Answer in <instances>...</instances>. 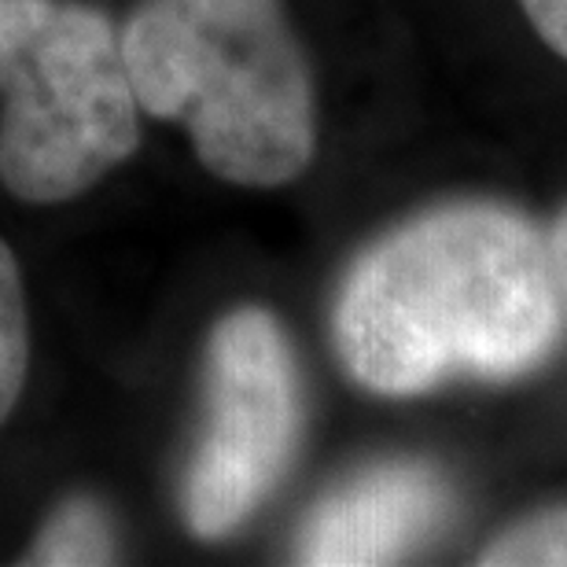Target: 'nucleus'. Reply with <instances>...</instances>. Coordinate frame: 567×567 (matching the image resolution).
<instances>
[{
  "instance_id": "f257e3e1",
  "label": "nucleus",
  "mask_w": 567,
  "mask_h": 567,
  "mask_svg": "<svg viewBox=\"0 0 567 567\" xmlns=\"http://www.w3.org/2000/svg\"><path fill=\"white\" fill-rule=\"evenodd\" d=\"M546 229L491 199L442 203L361 251L332 306V347L358 388L416 399L453 380L542 369L564 332Z\"/></svg>"
},
{
  "instance_id": "f03ea898",
  "label": "nucleus",
  "mask_w": 567,
  "mask_h": 567,
  "mask_svg": "<svg viewBox=\"0 0 567 567\" xmlns=\"http://www.w3.org/2000/svg\"><path fill=\"white\" fill-rule=\"evenodd\" d=\"M144 115L181 122L236 188H280L317 155V96L284 0H141L118 33Z\"/></svg>"
},
{
  "instance_id": "7ed1b4c3",
  "label": "nucleus",
  "mask_w": 567,
  "mask_h": 567,
  "mask_svg": "<svg viewBox=\"0 0 567 567\" xmlns=\"http://www.w3.org/2000/svg\"><path fill=\"white\" fill-rule=\"evenodd\" d=\"M141 104L104 11L0 0V185L30 207L96 188L141 147Z\"/></svg>"
},
{
  "instance_id": "20e7f679",
  "label": "nucleus",
  "mask_w": 567,
  "mask_h": 567,
  "mask_svg": "<svg viewBox=\"0 0 567 567\" xmlns=\"http://www.w3.org/2000/svg\"><path fill=\"white\" fill-rule=\"evenodd\" d=\"M302 372L266 306H236L210 328L203 361V431L181 508L199 542H221L262 508L302 442Z\"/></svg>"
},
{
  "instance_id": "39448f33",
  "label": "nucleus",
  "mask_w": 567,
  "mask_h": 567,
  "mask_svg": "<svg viewBox=\"0 0 567 567\" xmlns=\"http://www.w3.org/2000/svg\"><path fill=\"white\" fill-rule=\"evenodd\" d=\"M450 483L427 461H383L321 497L295 538V560L321 567L394 564L450 516Z\"/></svg>"
},
{
  "instance_id": "423d86ee",
  "label": "nucleus",
  "mask_w": 567,
  "mask_h": 567,
  "mask_svg": "<svg viewBox=\"0 0 567 567\" xmlns=\"http://www.w3.org/2000/svg\"><path fill=\"white\" fill-rule=\"evenodd\" d=\"M30 564H115L118 535L107 508L89 494L66 497L38 530L30 546Z\"/></svg>"
},
{
  "instance_id": "0eeeda50",
  "label": "nucleus",
  "mask_w": 567,
  "mask_h": 567,
  "mask_svg": "<svg viewBox=\"0 0 567 567\" xmlns=\"http://www.w3.org/2000/svg\"><path fill=\"white\" fill-rule=\"evenodd\" d=\"M30 377V306L16 251L0 240V427L16 413Z\"/></svg>"
},
{
  "instance_id": "6e6552de",
  "label": "nucleus",
  "mask_w": 567,
  "mask_h": 567,
  "mask_svg": "<svg viewBox=\"0 0 567 567\" xmlns=\"http://www.w3.org/2000/svg\"><path fill=\"white\" fill-rule=\"evenodd\" d=\"M483 567H567V505L519 519L480 549Z\"/></svg>"
},
{
  "instance_id": "1a4fd4ad",
  "label": "nucleus",
  "mask_w": 567,
  "mask_h": 567,
  "mask_svg": "<svg viewBox=\"0 0 567 567\" xmlns=\"http://www.w3.org/2000/svg\"><path fill=\"white\" fill-rule=\"evenodd\" d=\"M519 4L538 38L567 60V0H519Z\"/></svg>"
},
{
  "instance_id": "9d476101",
  "label": "nucleus",
  "mask_w": 567,
  "mask_h": 567,
  "mask_svg": "<svg viewBox=\"0 0 567 567\" xmlns=\"http://www.w3.org/2000/svg\"><path fill=\"white\" fill-rule=\"evenodd\" d=\"M546 244H549L553 280H557V295H560V310H564V321H567V207L546 229Z\"/></svg>"
}]
</instances>
